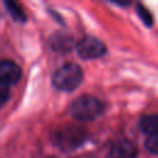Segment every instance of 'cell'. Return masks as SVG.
Masks as SVG:
<instances>
[{
    "label": "cell",
    "mask_w": 158,
    "mask_h": 158,
    "mask_svg": "<svg viewBox=\"0 0 158 158\" xmlns=\"http://www.w3.org/2000/svg\"><path fill=\"white\" fill-rule=\"evenodd\" d=\"M86 133L83 127L69 125L60 127L54 135V142L59 148L63 149H74L85 141Z\"/></svg>",
    "instance_id": "cell-3"
},
{
    "label": "cell",
    "mask_w": 158,
    "mask_h": 158,
    "mask_svg": "<svg viewBox=\"0 0 158 158\" xmlns=\"http://www.w3.org/2000/svg\"><path fill=\"white\" fill-rule=\"evenodd\" d=\"M83 80V70L75 63H65L60 65L53 74V85L64 91H72Z\"/></svg>",
    "instance_id": "cell-2"
},
{
    "label": "cell",
    "mask_w": 158,
    "mask_h": 158,
    "mask_svg": "<svg viewBox=\"0 0 158 158\" xmlns=\"http://www.w3.org/2000/svg\"><path fill=\"white\" fill-rule=\"evenodd\" d=\"M137 147L128 139H120L115 142L110 149L111 158H136Z\"/></svg>",
    "instance_id": "cell-6"
},
{
    "label": "cell",
    "mask_w": 158,
    "mask_h": 158,
    "mask_svg": "<svg viewBox=\"0 0 158 158\" xmlns=\"http://www.w3.org/2000/svg\"><path fill=\"white\" fill-rule=\"evenodd\" d=\"M21 78V68L12 60H0V83L11 85Z\"/></svg>",
    "instance_id": "cell-5"
},
{
    "label": "cell",
    "mask_w": 158,
    "mask_h": 158,
    "mask_svg": "<svg viewBox=\"0 0 158 158\" xmlns=\"http://www.w3.org/2000/svg\"><path fill=\"white\" fill-rule=\"evenodd\" d=\"M138 14L141 15L142 20H143L147 25H151V23H152V21H151V15H149L148 11H147L144 7H142L141 5H138Z\"/></svg>",
    "instance_id": "cell-12"
},
{
    "label": "cell",
    "mask_w": 158,
    "mask_h": 158,
    "mask_svg": "<svg viewBox=\"0 0 158 158\" xmlns=\"http://www.w3.org/2000/svg\"><path fill=\"white\" fill-rule=\"evenodd\" d=\"M104 111V104L95 96L81 95L69 106V114L79 121H91Z\"/></svg>",
    "instance_id": "cell-1"
},
{
    "label": "cell",
    "mask_w": 158,
    "mask_h": 158,
    "mask_svg": "<svg viewBox=\"0 0 158 158\" xmlns=\"http://www.w3.org/2000/svg\"><path fill=\"white\" fill-rule=\"evenodd\" d=\"M9 95H10V91H9L7 85L0 83V106H2L7 101Z\"/></svg>",
    "instance_id": "cell-11"
},
{
    "label": "cell",
    "mask_w": 158,
    "mask_h": 158,
    "mask_svg": "<svg viewBox=\"0 0 158 158\" xmlns=\"http://www.w3.org/2000/svg\"><path fill=\"white\" fill-rule=\"evenodd\" d=\"M5 6L7 7L9 14L12 16V19L15 21H19V22H25L26 21V15H25V12L22 11V9L20 7L19 4L14 2V1H5Z\"/></svg>",
    "instance_id": "cell-9"
},
{
    "label": "cell",
    "mask_w": 158,
    "mask_h": 158,
    "mask_svg": "<svg viewBox=\"0 0 158 158\" xmlns=\"http://www.w3.org/2000/svg\"><path fill=\"white\" fill-rule=\"evenodd\" d=\"M139 128L148 137L158 136V115H147L143 116L139 121Z\"/></svg>",
    "instance_id": "cell-8"
},
{
    "label": "cell",
    "mask_w": 158,
    "mask_h": 158,
    "mask_svg": "<svg viewBox=\"0 0 158 158\" xmlns=\"http://www.w3.org/2000/svg\"><path fill=\"white\" fill-rule=\"evenodd\" d=\"M51 46L57 52H67V51H70L73 46V40L69 35L56 33L51 37Z\"/></svg>",
    "instance_id": "cell-7"
},
{
    "label": "cell",
    "mask_w": 158,
    "mask_h": 158,
    "mask_svg": "<svg viewBox=\"0 0 158 158\" xmlns=\"http://www.w3.org/2000/svg\"><path fill=\"white\" fill-rule=\"evenodd\" d=\"M146 148L153 154H158V136L148 137L146 141Z\"/></svg>",
    "instance_id": "cell-10"
},
{
    "label": "cell",
    "mask_w": 158,
    "mask_h": 158,
    "mask_svg": "<svg viewBox=\"0 0 158 158\" xmlns=\"http://www.w3.org/2000/svg\"><path fill=\"white\" fill-rule=\"evenodd\" d=\"M77 53L83 59H95L106 53V46L95 37H85L77 44Z\"/></svg>",
    "instance_id": "cell-4"
}]
</instances>
